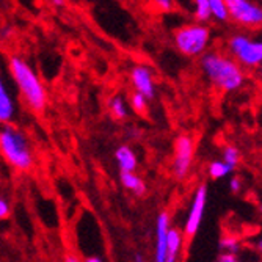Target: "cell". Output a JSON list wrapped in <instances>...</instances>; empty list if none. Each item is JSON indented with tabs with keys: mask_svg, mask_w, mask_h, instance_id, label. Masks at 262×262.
<instances>
[{
	"mask_svg": "<svg viewBox=\"0 0 262 262\" xmlns=\"http://www.w3.org/2000/svg\"><path fill=\"white\" fill-rule=\"evenodd\" d=\"M200 66L207 82L223 93H235L245 85V71L231 55L217 51L204 52Z\"/></svg>",
	"mask_w": 262,
	"mask_h": 262,
	"instance_id": "obj_1",
	"label": "cell"
},
{
	"mask_svg": "<svg viewBox=\"0 0 262 262\" xmlns=\"http://www.w3.org/2000/svg\"><path fill=\"white\" fill-rule=\"evenodd\" d=\"M8 71L22 101L32 112L42 113L49 102V96H47V90L32 64L19 55H11L8 58Z\"/></svg>",
	"mask_w": 262,
	"mask_h": 262,
	"instance_id": "obj_2",
	"label": "cell"
},
{
	"mask_svg": "<svg viewBox=\"0 0 262 262\" xmlns=\"http://www.w3.org/2000/svg\"><path fill=\"white\" fill-rule=\"evenodd\" d=\"M0 154L19 171H29L35 163L29 137L11 123L0 124Z\"/></svg>",
	"mask_w": 262,
	"mask_h": 262,
	"instance_id": "obj_3",
	"label": "cell"
},
{
	"mask_svg": "<svg viewBox=\"0 0 262 262\" xmlns=\"http://www.w3.org/2000/svg\"><path fill=\"white\" fill-rule=\"evenodd\" d=\"M173 41L176 49L185 57H201L207 52V47L212 41L210 29L204 24L193 22L174 30Z\"/></svg>",
	"mask_w": 262,
	"mask_h": 262,
	"instance_id": "obj_4",
	"label": "cell"
},
{
	"mask_svg": "<svg viewBox=\"0 0 262 262\" xmlns=\"http://www.w3.org/2000/svg\"><path fill=\"white\" fill-rule=\"evenodd\" d=\"M228 52L244 69H254L262 64V41L247 33H234L228 39Z\"/></svg>",
	"mask_w": 262,
	"mask_h": 262,
	"instance_id": "obj_5",
	"label": "cell"
},
{
	"mask_svg": "<svg viewBox=\"0 0 262 262\" xmlns=\"http://www.w3.org/2000/svg\"><path fill=\"white\" fill-rule=\"evenodd\" d=\"M228 19L244 29L262 27V7L251 0H225Z\"/></svg>",
	"mask_w": 262,
	"mask_h": 262,
	"instance_id": "obj_6",
	"label": "cell"
},
{
	"mask_svg": "<svg viewBox=\"0 0 262 262\" xmlns=\"http://www.w3.org/2000/svg\"><path fill=\"white\" fill-rule=\"evenodd\" d=\"M193 157H195V141L190 135H179L174 140V151H173V163L171 170L173 176L178 181H184L190 168L193 165Z\"/></svg>",
	"mask_w": 262,
	"mask_h": 262,
	"instance_id": "obj_7",
	"label": "cell"
},
{
	"mask_svg": "<svg viewBox=\"0 0 262 262\" xmlns=\"http://www.w3.org/2000/svg\"><path fill=\"white\" fill-rule=\"evenodd\" d=\"M206 204H207V185L201 184V185H198L196 192L192 198V204H190L187 219H185V225H184L185 237H193L198 232L200 225L204 217Z\"/></svg>",
	"mask_w": 262,
	"mask_h": 262,
	"instance_id": "obj_8",
	"label": "cell"
},
{
	"mask_svg": "<svg viewBox=\"0 0 262 262\" xmlns=\"http://www.w3.org/2000/svg\"><path fill=\"white\" fill-rule=\"evenodd\" d=\"M134 91L143 94L148 101L156 98V79L152 69L146 64H135L129 73Z\"/></svg>",
	"mask_w": 262,
	"mask_h": 262,
	"instance_id": "obj_9",
	"label": "cell"
},
{
	"mask_svg": "<svg viewBox=\"0 0 262 262\" xmlns=\"http://www.w3.org/2000/svg\"><path fill=\"white\" fill-rule=\"evenodd\" d=\"M17 116V102L4 76L0 74V124L13 123Z\"/></svg>",
	"mask_w": 262,
	"mask_h": 262,
	"instance_id": "obj_10",
	"label": "cell"
},
{
	"mask_svg": "<svg viewBox=\"0 0 262 262\" xmlns=\"http://www.w3.org/2000/svg\"><path fill=\"white\" fill-rule=\"evenodd\" d=\"M170 229V215L166 212H162L157 223H156V253L154 262H165L166 257V239H168Z\"/></svg>",
	"mask_w": 262,
	"mask_h": 262,
	"instance_id": "obj_11",
	"label": "cell"
},
{
	"mask_svg": "<svg viewBox=\"0 0 262 262\" xmlns=\"http://www.w3.org/2000/svg\"><path fill=\"white\" fill-rule=\"evenodd\" d=\"M182 244H184V234L176 228H170L168 229V239H166L165 262H178L179 260V256L182 251Z\"/></svg>",
	"mask_w": 262,
	"mask_h": 262,
	"instance_id": "obj_12",
	"label": "cell"
},
{
	"mask_svg": "<svg viewBox=\"0 0 262 262\" xmlns=\"http://www.w3.org/2000/svg\"><path fill=\"white\" fill-rule=\"evenodd\" d=\"M115 160L121 171H135L137 170V156L129 146H120L115 151Z\"/></svg>",
	"mask_w": 262,
	"mask_h": 262,
	"instance_id": "obj_13",
	"label": "cell"
},
{
	"mask_svg": "<svg viewBox=\"0 0 262 262\" xmlns=\"http://www.w3.org/2000/svg\"><path fill=\"white\" fill-rule=\"evenodd\" d=\"M120 179H121V184L124 185V188H127L134 195H137V196L145 195L146 185L140 176L135 174V171H121Z\"/></svg>",
	"mask_w": 262,
	"mask_h": 262,
	"instance_id": "obj_14",
	"label": "cell"
},
{
	"mask_svg": "<svg viewBox=\"0 0 262 262\" xmlns=\"http://www.w3.org/2000/svg\"><path fill=\"white\" fill-rule=\"evenodd\" d=\"M108 110H110V115L115 120L121 121V120H126L127 115H129V110H127V104L124 101L123 96H112L110 101H108Z\"/></svg>",
	"mask_w": 262,
	"mask_h": 262,
	"instance_id": "obj_15",
	"label": "cell"
},
{
	"mask_svg": "<svg viewBox=\"0 0 262 262\" xmlns=\"http://www.w3.org/2000/svg\"><path fill=\"white\" fill-rule=\"evenodd\" d=\"M232 171H234L232 166H229L223 160H212L209 163V168H207V173L212 179H223L228 174H231Z\"/></svg>",
	"mask_w": 262,
	"mask_h": 262,
	"instance_id": "obj_16",
	"label": "cell"
},
{
	"mask_svg": "<svg viewBox=\"0 0 262 262\" xmlns=\"http://www.w3.org/2000/svg\"><path fill=\"white\" fill-rule=\"evenodd\" d=\"M220 248L223 253H229V254H239L242 251V241L235 235H223L220 241Z\"/></svg>",
	"mask_w": 262,
	"mask_h": 262,
	"instance_id": "obj_17",
	"label": "cell"
},
{
	"mask_svg": "<svg viewBox=\"0 0 262 262\" xmlns=\"http://www.w3.org/2000/svg\"><path fill=\"white\" fill-rule=\"evenodd\" d=\"M193 10H195V19L200 24H206L212 19V10L207 0H193Z\"/></svg>",
	"mask_w": 262,
	"mask_h": 262,
	"instance_id": "obj_18",
	"label": "cell"
},
{
	"mask_svg": "<svg viewBox=\"0 0 262 262\" xmlns=\"http://www.w3.org/2000/svg\"><path fill=\"white\" fill-rule=\"evenodd\" d=\"M210 10H212V17L219 20V22H225L228 20V11H226V5L225 0H207Z\"/></svg>",
	"mask_w": 262,
	"mask_h": 262,
	"instance_id": "obj_19",
	"label": "cell"
},
{
	"mask_svg": "<svg viewBox=\"0 0 262 262\" xmlns=\"http://www.w3.org/2000/svg\"><path fill=\"white\" fill-rule=\"evenodd\" d=\"M148 99L143 96V94H140V93H137V91H134L132 94H130V98H129V104H130V107L134 108V112H137L138 115H145L146 112H148Z\"/></svg>",
	"mask_w": 262,
	"mask_h": 262,
	"instance_id": "obj_20",
	"label": "cell"
},
{
	"mask_svg": "<svg viewBox=\"0 0 262 262\" xmlns=\"http://www.w3.org/2000/svg\"><path fill=\"white\" fill-rule=\"evenodd\" d=\"M223 162H226L229 166H232V168H235L237 165H239L241 162V151L237 149L235 146H225L223 149Z\"/></svg>",
	"mask_w": 262,
	"mask_h": 262,
	"instance_id": "obj_21",
	"label": "cell"
},
{
	"mask_svg": "<svg viewBox=\"0 0 262 262\" xmlns=\"http://www.w3.org/2000/svg\"><path fill=\"white\" fill-rule=\"evenodd\" d=\"M151 4L162 13H170L174 8V0H151Z\"/></svg>",
	"mask_w": 262,
	"mask_h": 262,
	"instance_id": "obj_22",
	"label": "cell"
},
{
	"mask_svg": "<svg viewBox=\"0 0 262 262\" xmlns=\"http://www.w3.org/2000/svg\"><path fill=\"white\" fill-rule=\"evenodd\" d=\"M10 215V204L7 200L0 198V220L2 219H7Z\"/></svg>",
	"mask_w": 262,
	"mask_h": 262,
	"instance_id": "obj_23",
	"label": "cell"
},
{
	"mask_svg": "<svg viewBox=\"0 0 262 262\" xmlns=\"http://www.w3.org/2000/svg\"><path fill=\"white\" fill-rule=\"evenodd\" d=\"M229 188H231L232 193H239L241 190H242V181H241V178H231Z\"/></svg>",
	"mask_w": 262,
	"mask_h": 262,
	"instance_id": "obj_24",
	"label": "cell"
},
{
	"mask_svg": "<svg viewBox=\"0 0 262 262\" xmlns=\"http://www.w3.org/2000/svg\"><path fill=\"white\" fill-rule=\"evenodd\" d=\"M217 262H242L237 254H229V253H222Z\"/></svg>",
	"mask_w": 262,
	"mask_h": 262,
	"instance_id": "obj_25",
	"label": "cell"
},
{
	"mask_svg": "<svg viewBox=\"0 0 262 262\" xmlns=\"http://www.w3.org/2000/svg\"><path fill=\"white\" fill-rule=\"evenodd\" d=\"M254 250L262 256V235H260V237H257V241L254 242Z\"/></svg>",
	"mask_w": 262,
	"mask_h": 262,
	"instance_id": "obj_26",
	"label": "cell"
},
{
	"mask_svg": "<svg viewBox=\"0 0 262 262\" xmlns=\"http://www.w3.org/2000/svg\"><path fill=\"white\" fill-rule=\"evenodd\" d=\"M51 4H52L54 7H57V8H61V7H64L66 0H51Z\"/></svg>",
	"mask_w": 262,
	"mask_h": 262,
	"instance_id": "obj_27",
	"label": "cell"
},
{
	"mask_svg": "<svg viewBox=\"0 0 262 262\" xmlns=\"http://www.w3.org/2000/svg\"><path fill=\"white\" fill-rule=\"evenodd\" d=\"M85 262H104V260L101 257H98V256H90V257L85 259Z\"/></svg>",
	"mask_w": 262,
	"mask_h": 262,
	"instance_id": "obj_28",
	"label": "cell"
},
{
	"mask_svg": "<svg viewBox=\"0 0 262 262\" xmlns=\"http://www.w3.org/2000/svg\"><path fill=\"white\" fill-rule=\"evenodd\" d=\"M66 262H80V260L76 256H71L69 254V256H66Z\"/></svg>",
	"mask_w": 262,
	"mask_h": 262,
	"instance_id": "obj_29",
	"label": "cell"
},
{
	"mask_svg": "<svg viewBox=\"0 0 262 262\" xmlns=\"http://www.w3.org/2000/svg\"><path fill=\"white\" fill-rule=\"evenodd\" d=\"M135 262H145V259H143L141 254H135Z\"/></svg>",
	"mask_w": 262,
	"mask_h": 262,
	"instance_id": "obj_30",
	"label": "cell"
},
{
	"mask_svg": "<svg viewBox=\"0 0 262 262\" xmlns=\"http://www.w3.org/2000/svg\"><path fill=\"white\" fill-rule=\"evenodd\" d=\"M259 79H260V82H262V64L259 66Z\"/></svg>",
	"mask_w": 262,
	"mask_h": 262,
	"instance_id": "obj_31",
	"label": "cell"
},
{
	"mask_svg": "<svg viewBox=\"0 0 262 262\" xmlns=\"http://www.w3.org/2000/svg\"><path fill=\"white\" fill-rule=\"evenodd\" d=\"M259 210H260V213H262V203H260V206H259Z\"/></svg>",
	"mask_w": 262,
	"mask_h": 262,
	"instance_id": "obj_32",
	"label": "cell"
}]
</instances>
